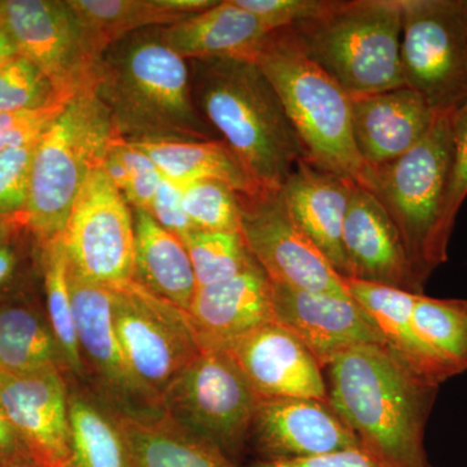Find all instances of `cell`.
<instances>
[{
  "label": "cell",
  "instance_id": "cell-1",
  "mask_svg": "<svg viewBox=\"0 0 467 467\" xmlns=\"http://www.w3.org/2000/svg\"><path fill=\"white\" fill-rule=\"evenodd\" d=\"M324 370L328 404L362 450L387 467H432L425 431L438 386L411 373L379 344L344 350Z\"/></svg>",
  "mask_w": 467,
  "mask_h": 467
},
{
  "label": "cell",
  "instance_id": "cell-2",
  "mask_svg": "<svg viewBox=\"0 0 467 467\" xmlns=\"http://www.w3.org/2000/svg\"><path fill=\"white\" fill-rule=\"evenodd\" d=\"M196 109L252 182L278 192L306 150L278 94L254 61L187 60Z\"/></svg>",
  "mask_w": 467,
  "mask_h": 467
},
{
  "label": "cell",
  "instance_id": "cell-3",
  "mask_svg": "<svg viewBox=\"0 0 467 467\" xmlns=\"http://www.w3.org/2000/svg\"><path fill=\"white\" fill-rule=\"evenodd\" d=\"M95 94L128 142L216 140L196 109L187 60L162 41L161 27L113 43L97 67Z\"/></svg>",
  "mask_w": 467,
  "mask_h": 467
},
{
  "label": "cell",
  "instance_id": "cell-4",
  "mask_svg": "<svg viewBox=\"0 0 467 467\" xmlns=\"http://www.w3.org/2000/svg\"><path fill=\"white\" fill-rule=\"evenodd\" d=\"M254 63L273 85L308 161L365 187L368 168L352 130V99L313 63L288 29L270 34Z\"/></svg>",
  "mask_w": 467,
  "mask_h": 467
},
{
  "label": "cell",
  "instance_id": "cell-5",
  "mask_svg": "<svg viewBox=\"0 0 467 467\" xmlns=\"http://www.w3.org/2000/svg\"><path fill=\"white\" fill-rule=\"evenodd\" d=\"M401 24L400 0H330L318 16L288 30L355 99L405 86Z\"/></svg>",
  "mask_w": 467,
  "mask_h": 467
},
{
  "label": "cell",
  "instance_id": "cell-6",
  "mask_svg": "<svg viewBox=\"0 0 467 467\" xmlns=\"http://www.w3.org/2000/svg\"><path fill=\"white\" fill-rule=\"evenodd\" d=\"M453 112L439 113L425 137L400 158L368 168V190L398 226L420 285L448 260L444 229L450 183Z\"/></svg>",
  "mask_w": 467,
  "mask_h": 467
},
{
  "label": "cell",
  "instance_id": "cell-7",
  "mask_svg": "<svg viewBox=\"0 0 467 467\" xmlns=\"http://www.w3.org/2000/svg\"><path fill=\"white\" fill-rule=\"evenodd\" d=\"M112 119L94 88L77 94L34 150L27 232L42 245L63 235L88 175L101 168L115 137Z\"/></svg>",
  "mask_w": 467,
  "mask_h": 467
},
{
  "label": "cell",
  "instance_id": "cell-8",
  "mask_svg": "<svg viewBox=\"0 0 467 467\" xmlns=\"http://www.w3.org/2000/svg\"><path fill=\"white\" fill-rule=\"evenodd\" d=\"M257 398L232 353L204 347L161 396L169 420L241 465Z\"/></svg>",
  "mask_w": 467,
  "mask_h": 467
},
{
  "label": "cell",
  "instance_id": "cell-9",
  "mask_svg": "<svg viewBox=\"0 0 467 467\" xmlns=\"http://www.w3.org/2000/svg\"><path fill=\"white\" fill-rule=\"evenodd\" d=\"M402 78L436 113L467 101V0H400Z\"/></svg>",
  "mask_w": 467,
  "mask_h": 467
},
{
  "label": "cell",
  "instance_id": "cell-10",
  "mask_svg": "<svg viewBox=\"0 0 467 467\" xmlns=\"http://www.w3.org/2000/svg\"><path fill=\"white\" fill-rule=\"evenodd\" d=\"M109 288L113 322L126 359L144 389L161 402L169 384L204 348L201 337L187 310L134 279Z\"/></svg>",
  "mask_w": 467,
  "mask_h": 467
},
{
  "label": "cell",
  "instance_id": "cell-11",
  "mask_svg": "<svg viewBox=\"0 0 467 467\" xmlns=\"http://www.w3.org/2000/svg\"><path fill=\"white\" fill-rule=\"evenodd\" d=\"M61 241L70 275L81 281L113 285L133 278V208L103 169L86 180Z\"/></svg>",
  "mask_w": 467,
  "mask_h": 467
},
{
  "label": "cell",
  "instance_id": "cell-12",
  "mask_svg": "<svg viewBox=\"0 0 467 467\" xmlns=\"http://www.w3.org/2000/svg\"><path fill=\"white\" fill-rule=\"evenodd\" d=\"M69 287L84 382L119 416H164L161 402L144 389L126 359L113 322L109 285L88 284L69 272Z\"/></svg>",
  "mask_w": 467,
  "mask_h": 467
},
{
  "label": "cell",
  "instance_id": "cell-13",
  "mask_svg": "<svg viewBox=\"0 0 467 467\" xmlns=\"http://www.w3.org/2000/svg\"><path fill=\"white\" fill-rule=\"evenodd\" d=\"M0 26L61 97L73 99L95 88L99 60L67 0H0Z\"/></svg>",
  "mask_w": 467,
  "mask_h": 467
},
{
  "label": "cell",
  "instance_id": "cell-14",
  "mask_svg": "<svg viewBox=\"0 0 467 467\" xmlns=\"http://www.w3.org/2000/svg\"><path fill=\"white\" fill-rule=\"evenodd\" d=\"M238 196L243 238L273 284L349 296L343 276L291 216L281 190Z\"/></svg>",
  "mask_w": 467,
  "mask_h": 467
},
{
  "label": "cell",
  "instance_id": "cell-15",
  "mask_svg": "<svg viewBox=\"0 0 467 467\" xmlns=\"http://www.w3.org/2000/svg\"><path fill=\"white\" fill-rule=\"evenodd\" d=\"M67 376L60 368L0 373V407L38 465L60 467L72 461Z\"/></svg>",
  "mask_w": 467,
  "mask_h": 467
},
{
  "label": "cell",
  "instance_id": "cell-16",
  "mask_svg": "<svg viewBox=\"0 0 467 467\" xmlns=\"http://www.w3.org/2000/svg\"><path fill=\"white\" fill-rule=\"evenodd\" d=\"M250 445L257 460L265 461L308 459L361 448L328 401L313 399H259Z\"/></svg>",
  "mask_w": 467,
  "mask_h": 467
},
{
  "label": "cell",
  "instance_id": "cell-17",
  "mask_svg": "<svg viewBox=\"0 0 467 467\" xmlns=\"http://www.w3.org/2000/svg\"><path fill=\"white\" fill-rule=\"evenodd\" d=\"M272 285L275 322L295 335L322 368L359 344L382 346L376 325L352 297Z\"/></svg>",
  "mask_w": 467,
  "mask_h": 467
},
{
  "label": "cell",
  "instance_id": "cell-18",
  "mask_svg": "<svg viewBox=\"0 0 467 467\" xmlns=\"http://www.w3.org/2000/svg\"><path fill=\"white\" fill-rule=\"evenodd\" d=\"M226 349L257 398L328 401L324 368L295 335L276 322L243 335Z\"/></svg>",
  "mask_w": 467,
  "mask_h": 467
},
{
  "label": "cell",
  "instance_id": "cell-19",
  "mask_svg": "<svg viewBox=\"0 0 467 467\" xmlns=\"http://www.w3.org/2000/svg\"><path fill=\"white\" fill-rule=\"evenodd\" d=\"M342 248L344 278L423 294L398 226L376 196L358 184L350 195Z\"/></svg>",
  "mask_w": 467,
  "mask_h": 467
},
{
  "label": "cell",
  "instance_id": "cell-20",
  "mask_svg": "<svg viewBox=\"0 0 467 467\" xmlns=\"http://www.w3.org/2000/svg\"><path fill=\"white\" fill-rule=\"evenodd\" d=\"M202 347H223L275 321L273 285L254 260L238 275L196 288L187 310Z\"/></svg>",
  "mask_w": 467,
  "mask_h": 467
},
{
  "label": "cell",
  "instance_id": "cell-21",
  "mask_svg": "<svg viewBox=\"0 0 467 467\" xmlns=\"http://www.w3.org/2000/svg\"><path fill=\"white\" fill-rule=\"evenodd\" d=\"M436 113L407 86L352 99V130L368 168L400 158L427 134Z\"/></svg>",
  "mask_w": 467,
  "mask_h": 467
},
{
  "label": "cell",
  "instance_id": "cell-22",
  "mask_svg": "<svg viewBox=\"0 0 467 467\" xmlns=\"http://www.w3.org/2000/svg\"><path fill=\"white\" fill-rule=\"evenodd\" d=\"M47 368L69 374L48 321L38 272L0 295V373L26 374Z\"/></svg>",
  "mask_w": 467,
  "mask_h": 467
},
{
  "label": "cell",
  "instance_id": "cell-23",
  "mask_svg": "<svg viewBox=\"0 0 467 467\" xmlns=\"http://www.w3.org/2000/svg\"><path fill=\"white\" fill-rule=\"evenodd\" d=\"M355 184L303 160L281 189L291 216L343 278V226Z\"/></svg>",
  "mask_w": 467,
  "mask_h": 467
},
{
  "label": "cell",
  "instance_id": "cell-24",
  "mask_svg": "<svg viewBox=\"0 0 467 467\" xmlns=\"http://www.w3.org/2000/svg\"><path fill=\"white\" fill-rule=\"evenodd\" d=\"M272 33L259 17L236 5L235 0L218 2L207 11L161 27L162 41L184 60L254 61Z\"/></svg>",
  "mask_w": 467,
  "mask_h": 467
},
{
  "label": "cell",
  "instance_id": "cell-25",
  "mask_svg": "<svg viewBox=\"0 0 467 467\" xmlns=\"http://www.w3.org/2000/svg\"><path fill=\"white\" fill-rule=\"evenodd\" d=\"M344 284L349 296L376 325L383 348L393 358L411 373L434 386L439 387L451 379L417 333L413 306L420 294L352 278H344Z\"/></svg>",
  "mask_w": 467,
  "mask_h": 467
},
{
  "label": "cell",
  "instance_id": "cell-26",
  "mask_svg": "<svg viewBox=\"0 0 467 467\" xmlns=\"http://www.w3.org/2000/svg\"><path fill=\"white\" fill-rule=\"evenodd\" d=\"M135 282L189 310L195 295L196 279L186 245L168 232L149 212L133 208Z\"/></svg>",
  "mask_w": 467,
  "mask_h": 467
},
{
  "label": "cell",
  "instance_id": "cell-27",
  "mask_svg": "<svg viewBox=\"0 0 467 467\" xmlns=\"http://www.w3.org/2000/svg\"><path fill=\"white\" fill-rule=\"evenodd\" d=\"M73 467H130L119 414L82 380L67 376Z\"/></svg>",
  "mask_w": 467,
  "mask_h": 467
},
{
  "label": "cell",
  "instance_id": "cell-28",
  "mask_svg": "<svg viewBox=\"0 0 467 467\" xmlns=\"http://www.w3.org/2000/svg\"><path fill=\"white\" fill-rule=\"evenodd\" d=\"M143 150L162 177L177 184L193 181L218 180L242 195L263 192L252 182L244 169L221 140H147L131 142Z\"/></svg>",
  "mask_w": 467,
  "mask_h": 467
},
{
  "label": "cell",
  "instance_id": "cell-29",
  "mask_svg": "<svg viewBox=\"0 0 467 467\" xmlns=\"http://www.w3.org/2000/svg\"><path fill=\"white\" fill-rule=\"evenodd\" d=\"M130 467H242L216 448L184 431L164 416H119Z\"/></svg>",
  "mask_w": 467,
  "mask_h": 467
},
{
  "label": "cell",
  "instance_id": "cell-30",
  "mask_svg": "<svg viewBox=\"0 0 467 467\" xmlns=\"http://www.w3.org/2000/svg\"><path fill=\"white\" fill-rule=\"evenodd\" d=\"M78 18L88 50L98 60L119 39L149 27L183 20L164 0H67Z\"/></svg>",
  "mask_w": 467,
  "mask_h": 467
},
{
  "label": "cell",
  "instance_id": "cell-31",
  "mask_svg": "<svg viewBox=\"0 0 467 467\" xmlns=\"http://www.w3.org/2000/svg\"><path fill=\"white\" fill-rule=\"evenodd\" d=\"M39 273L48 321L63 353L69 377L84 382V367L77 340L66 247L60 238L38 245Z\"/></svg>",
  "mask_w": 467,
  "mask_h": 467
},
{
  "label": "cell",
  "instance_id": "cell-32",
  "mask_svg": "<svg viewBox=\"0 0 467 467\" xmlns=\"http://www.w3.org/2000/svg\"><path fill=\"white\" fill-rule=\"evenodd\" d=\"M413 319L420 339L448 376L467 370V300L417 295Z\"/></svg>",
  "mask_w": 467,
  "mask_h": 467
},
{
  "label": "cell",
  "instance_id": "cell-33",
  "mask_svg": "<svg viewBox=\"0 0 467 467\" xmlns=\"http://www.w3.org/2000/svg\"><path fill=\"white\" fill-rule=\"evenodd\" d=\"M181 239L189 252L198 287L227 281L254 260L241 232L193 229Z\"/></svg>",
  "mask_w": 467,
  "mask_h": 467
},
{
  "label": "cell",
  "instance_id": "cell-34",
  "mask_svg": "<svg viewBox=\"0 0 467 467\" xmlns=\"http://www.w3.org/2000/svg\"><path fill=\"white\" fill-rule=\"evenodd\" d=\"M101 169L131 208L149 212L162 174L142 150L116 134L107 147Z\"/></svg>",
  "mask_w": 467,
  "mask_h": 467
},
{
  "label": "cell",
  "instance_id": "cell-35",
  "mask_svg": "<svg viewBox=\"0 0 467 467\" xmlns=\"http://www.w3.org/2000/svg\"><path fill=\"white\" fill-rule=\"evenodd\" d=\"M184 211L195 229L208 232H241L238 192L218 180L180 184Z\"/></svg>",
  "mask_w": 467,
  "mask_h": 467
},
{
  "label": "cell",
  "instance_id": "cell-36",
  "mask_svg": "<svg viewBox=\"0 0 467 467\" xmlns=\"http://www.w3.org/2000/svg\"><path fill=\"white\" fill-rule=\"evenodd\" d=\"M34 146L0 152V239L27 232Z\"/></svg>",
  "mask_w": 467,
  "mask_h": 467
},
{
  "label": "cell",
  "instance_id": "cell-37",
  "mask_svg": "<svg viewBox=\"0 0 467 467\" xmlns=\"http://www.w3.org/2000/svg\"><path fill=\"white\" fill-rule=\"evenodd\" d=\"M67 99L55 90L50 79L26 57H18L0 67V115L38 109Z\"/></svg>",
  "mask_w": 467,
  "mask_h": 467
},
{
  "label": "cell",
  "instance_id": "cell-38",
  "mask_svg": "<svg viewBox=\"0 0 467 467\" xmlns=\"http://www.w3.org/2000/svg\"><path fill=\"white\" fill-rule=\"evenodd\" d=\"M70 100L58 99L38 109L0 115V152L26 149L41 140Z\"/></svg>",
  "mask_w": 467,
  "mask_h": 467
},
{
  "label": "cell",
  "instance_id": "cell-39",
  "mask_svg": "<svg viewBox=\"0 0 467 467\" xmlns=\"http://www.w3.org/2000/svg\"><path fill=\"white\" fill-rule=\"evenodd\" d=\"M453 147H451V161L450 183H448L447 199L444 207V229L451 235L457 214L467 196V101L454 110Z\"/></svg>",
  "mask_w": 467,
  "mask_h": 467
},
{
  "label": "cell",
  "instance_id": "cell-40",
  "mask_svg": "<svg viewBox=\"0 0 467 467\" xmlns=\"http://www.w3.org/2000/svg\"><path fill=\"white\" fill-rule=\"evenodd\" d=\"M39 272L38 244L29 232L0 239V295Z\"/></svg>",
  "mask_w": 467,
  "mask_h": 467
},
{
  "label": "cell",
  "instance_id": "cell-41",
  "mask_svg": "<svg viewBox=\"0 0 467 467\" xmlns=\"http://www.w3.org/2000/svg\"><path fill=\"white\" fill-rule=\"evenodd\" d=\"M328 2L330 0H235L236 5L259 17L272 32L290 29L318 16Z\"/></svg>",
  "mask_w": 467,
  "mask_h": 467
},
{
  "label": "cell",
  "instance_id": "cell-42",
  "mask_svg": "<svg viewBox=\"0 0 467 467\" xmlns=\"http://www.w3.org/2000/svg\"><path fill=\"white\" fill-rule=\"evenodd\" d=\"M149 213L156 223L180 238H183L187 233L195 229L184 211L182 190L180 184L171 182L165 177H162L159 184Z\"/></svg>",
  "mask_w": 467,
  "mask_h": 467
},
{
  "label": "cell",
  "instance_id": "cell-43",
  "mask_svg": "<svg viewBox=\"0 0 467 467\" xmlns=\"http://www.w3.org/2000/svg\"><path fill=\"white\" fill-rule=\"evenodd\" d=\"M242 467H387L362 448L333 451L308 459L265 461L256 460Z\"/></svg>",
  "mask_w": 467,
  "mask_h": 467
},
{
  "label": "cell",
  "instance_id": "cell-44",
  "mask_svg": "<svg viewBox=\"0 0 467 467\" xmlns=\"http://www.w3.org/2000/svg\"><path fill=\"white\" fill-rule=\"evenodd\" d=\"M38 465L26 442L9 422L0 407V467H27Z\"/></svg>",
  "mask_w": 467,
  "mask_h": 467
},
{
  "label": "cell",
  "instance_id": "cell-45",
  "mask_svg": "<svg viewBox=\"0 0 467 467\" xmlns=\"http://www.w3.org/2000/svg\"><path fill=\"white\" fill-rule=\"evenodd\" d=\"M20 57L16 46L11 36L5 32V27L0 26V67L7 66L12 60Z\"/></svg>",
  "mask_w": 467,
  "mask_h": 467
},
{
  "label": "cell",
  "instance_id": "cell-46",
  "mask_svg": "<svg viewBox=\"0 0 467 467\" xmlns=\"http://www.w3.org/2000/svg\"><path fill=\"white\" fill-rule=\"evenodd\" d=\"M27 467H51V466H43V465H33V466H27ZM60 467H73L70 465V463H67L66 466H60Z\"/></svg>",
  "mask_w": 467,
  "mask_h": 467
}]
</instances>
